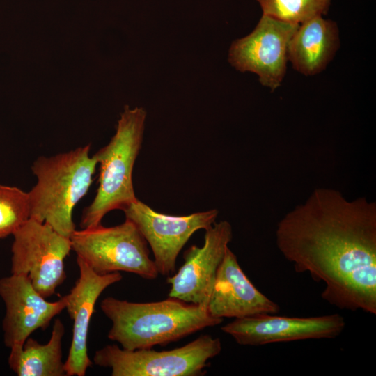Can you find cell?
Returning a JSON list of instances; mask_svg holds the SVG:
<instances>
[{"label":"cell","instance_id":"cell-15","mask_svg":"<svg viewBox=\"0 0 376 376\" xmlns=\"http://www.w3.org/2000/svg\"><path fill=\"white\" fill-rule=\"evenodd\" d=\"M340 47L336 23L318 16L300 24L288 47V61L305 76L325 70Z\"/></svg>","mask_w":376,"mask_h":376},{"label":"cell","instance_id":"cell-5","mask_svg":"<svg viewBox=\"0 0 376 376\" xmlns=\"http://www.w3.org/2000/svg\"><path fill=\"white\" fill-rule=\"evenodd\" d=\"M70 240L77 257L97 274L121 271L146 279L158 276L155 263L149 257L146 240L128 219L111 227L100 224L75 230Z\"/></svg>","mask_w":376,"mask_h":376},{"label":"cell","instance_id":"cell-11","mask_svg":"<svg viewBox=\"0 0 376 376\" xmlns=\"http://www.w3.org/2000/svg\"><path fill=\"white\" fill-rule=\"evenodd\" d=\"M205 230L203 246L193 245L186 250L183 265L168 276L169 297L207 306L218 268L233 239V228L228 221H221Z\"/></svg>","mask_w":376,"mask_h":376},{"label":"cell","instance_id":"cell-6","mask_svg":"<svg viewBox=\"0 0 376 376\" xmlns=\"http://www.w3.org/2000/svg\"><path fill=\"white\" fill-rule=\"evenodd\" d=\"M221 348L220 339L208 334L170 350H128L107 345L95 352L93 362L110 368L112 376H200Z\"/></svg>","mask_w":376,"mask_h":376},{"label":"cell","instance_id":"cell-1","mask_svg":"<svg viewBox=\"0 0 376 376\" xmlns=\"http://www.w3.org/2000/svg\"><path fill=\"white\" fill-rule=\"evenodd\" d=\"M276 244L297 273L323 282L322 298L376 314V204L315 189L278 222Z\"/></svg>","mask_w":376,"mask_h":376},{"label":"cell","instance_id":"cell-12","mask_svg":"<svg viewBox=\"0 0 376 376\" xmlns=\"http://www.w3.org/2000/svg\"><path fill=\"white\" fill-rule=\"evenodd\" d=\"M0 297L6 306L3 340L9 348L22 346L35 331L45 330L66 306L64 296L48 301L26 276L19 274L0 279Z\"/></svg>","mask_w":376,"mask_h":376},{"label":"cell","instance_id":"cell-16","mask_svg":"<svg viewBox=\"0 0 376 376\" xmlns=\"http://www.w3.org/2000/svg\"><path fill=\"white\" fill-rule=\"evenodd\" d=\"M64 333L63 323L56 318L48 343L40 344L30 336L22 346L10 348V368L18 376H66L62 360Z\"/></svg>","mask_w":376,"mask_h":376},{"label":"cell","instance_id":"cell-14","mask_svg":"<svg viewBox=\"0 0 376 376\" xmlns=\"http://www.w3.org/2000/svg\"><path fill=\"white\" fill-rule=\"evenodd\" d=\"M207 307L212 317L220 319L276 314L280 311L276 302L250 281L229 247L218 268Z\"/></svg>","mask_w":376,"mask_h":376},{"label":"cell","instance_id":"cell-13","mask_svg":"<svg viewBox=\"0 0 376 376\" xmlns=\"http://www.w3.org/2000/svg\"><path fill=\"white\" fill-rule=\"evenodd\" d=\"M79 276L70 292L65 295V309L73 321L72 337L64 362L66 376H84L93 364L88 354V334L95 306L102 292L120 281L119 272L97 274L77 257Z\"/></svg>","mask_w":376,"mask_h":376},{"label":"cell","instance_id":"cell-9","mask_svg":"<svg viewBox=\"0 0 376 376\" xmlns=\"http://www.w3.org/2000/svg\"><path fill=\"white\" fill-rule=\"evenodd\" d=\"M123 211L150 246L159 274L168 276L175 272L179 253L191 236L212 226L219 214L212 209L185 216L169 215L155 211L138 198Z\"/></svg>","mask_w":376,"mask_h":376},{"label":"cell","instance_id":"cell-2","mask_svg":"<svg viewBox=\"0 0 376 376\" xmlns=\"http://www.w3.org/2000/svg\"><path fill=\"white\" fill-rule=\"evenodd\" d=\"M207 306L173 297L136 303L108 297L100 303L112 322L108 338L128 350L165 345L221 323L223 319L212 317Z\"/></svg>","mask_w":376,"mask_h":376},{"label":"cell","instance_id":"cell-17","mask_svg":"<svg viewBox=\"0 0 376 376\" xmlns=\"http://www.w3.org/2000/svg\"><path fill=\"white\" fill-rule=\"evenodd\" d=\"M263 14L300 24L326 15L331 0H257Z\"/></svg>","mask_w":376,"mask_h":376},{"label":"cell","instance_id":"cell-8","mask_svg":"<svg viewBox=\"0 0 376 376\" xmlns=\"http://www.w3.org/2000/svg\"><path fill=\"white\" fill-rule=\"evenodd\" d=\"M299 25L263 14L251 33L232 42L228 62L238 71L256 74L274 91L285 77L290 41Z\"/></svg>","mask_w":376,"mask_h":376},{"label":"cell","instance_id":"cell-4","mask_svg":"<svg viewBox=\"0 0 376 376\" xmlns=\"http://www.w3.org/2000/svg\"><path fill=\"white\" fill-rule=\"evenodd\" d=\"M146 118L143 108L125 106L115 134L93 155L100 165L99 186L93 201L82 212L81 228L101 224L108 212L123 210L137 199L132 173L142 145Z\"/></svg>","mask_w":376,"mask_h":376},{"label":"cell","instance_id":"cell-18","mask_svg":"<svg viewBox=\"0 0 376 376\" xmlns=\"http://www.w3.org/2000/svg\"><path fill=\"white\" fill-rule=\"evenodd\" d=\"M28 192L0 184V238L10 235L30 219Z\"/></svg>","mask_w":376,"mask_h":376},{"label":"cell","instance_id":"cell-7","mask_svg":"<svg viewBox=\"0 0 376 376\" xmlns=\"http://www.w3.org/2000/svg\"><path fill=\"white\" fill-rule=\"evenodd\" d=\"M11 274L26 276L47 299L66 279L71 242L45 223L29 219L13 234Z\"/></svg>","mask_w":376,"mask_h":376},{"label":"cell","instance_id":"cell-10","mask_svg":"<svg viewBox=\"0 0 376 376\" xmlns=\"http://www.w3.org/2000/svg\"><path fill=\"white\" fill-rule=\"evenodd\" d=\"M340 314L315 317H286L260 314L235 318L221 329L240 345L259 346L308 339L334 338L344 330Z\"/></svg>","mask_w":376,"mask_h":376},{"label":"cell","instance_id":"cell-3","mask_svg":"<svg viewBox=\"0 0 376 376\" xmlns=\"http://www.w3.org/2000/svg\"><path fill=\"white\" fill-rule=\"evenodd\" d=\"M91 144L37 158L31 171L37 179L29 191L30 218L45 223L69 237L76 230L72 212L88 193L97 164Z\"/></svg>","mask_w":376,"mask_h":376}]
</instances>
